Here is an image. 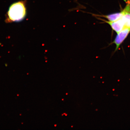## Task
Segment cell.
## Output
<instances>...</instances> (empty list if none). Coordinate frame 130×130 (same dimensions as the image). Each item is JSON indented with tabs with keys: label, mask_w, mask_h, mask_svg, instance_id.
<instances>
[{
	"label": "cell",
	"mask_w": 130,
	"mask_h": 130,
	"mask_svg": "<svg viewBox=\"0 0 130 130\" xmlns=\"http://www.w3.org/2000/svg\"><path fill=\"white\" fill-rule=\"evenodd\" d=\"M123 10L124 13L121 19L124 22L125 28L130 29V5H128Z\"/></svg>",
	"instance_id": "obj_5"
},
{
	"label": "cell",
	"mask_w": 130,
	"mask_h": 130,
	"mask_svg": "<svg viewBox=\"0 0 130 130\" xmlns=\"http://www.w3.org/2000/svg\"><path fill=\"white\" fill-rule=\"evenodd\" d=\"M26 3L25 1H21L11 5L7 13V22H20L24 19L27 13Z\"/></svg>",
	"instance_id": "obj_1"
},
{
	"label": "cell",
	"mask_w": 130,
	"mask_h": 130,
	"mask_svg": "<svg viewBox=\"0 0 130 130\" xmlns=\"http://www.w3.org/2000/svg\"><path fill=\"white\" fill-rule=\"evenodd\" d=\"M124 12L123 10L122 12L119 13H115L107 15H100V14H95L90 13L95 17H103L106 19L110 22H114V21L118 20L121 19L124 14Z\"/></svg>",
	"instance_id": "obj_4"
},
{
	"label": "cell",
	"mask_w": 130,
	"mask_h": 130,
	"mask_svg": "<svg viewBox=\"0 0 130 130\" xmlns=\"http://www.w3.org/2000/svg\"><path fill=\"white\" fill-rule=\"evenodd\" d=\"M130 32V29L125 28L122 30L118 33V35L113 42L116 45V50H117L120 45L127 37Z\"/></svg>",
	"instance_id": "obj_3"
},
{
	"label": "cell",
	"mask_w": 130,
	"mask_h": 130,
	"mask_svg": "<svg viewBox=\"0 0 130 130\" xmlns=\"http://www.w3.org/2000/svg\"><path fill=\"white\" fill-rule=\"evenodd\" d=\"M97 19L108 24L111 27L112 29L118 33L125 28L124 22L121 19L114 22H110L101 19L100 17H96Z\"/></svg>",
	"instance_id": "obj_2"
}]
</instances>
